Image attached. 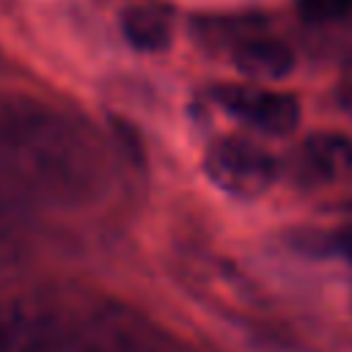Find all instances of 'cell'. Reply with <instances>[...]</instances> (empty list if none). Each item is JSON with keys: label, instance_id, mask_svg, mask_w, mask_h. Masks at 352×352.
<instances>
[{"label": "cell", "instance_id": "obj_8", "mask_svg": "<svg viewBox=\"0 0 352 352\" xmlns=\"http://www.w3.org/2000/svg\"><path fill=\"white\" fill-rule=\"evenodd\" d=\"M300 11L311 22H349L352 19V0H297Z\"/></svg>", "mask_w": 352, "mask_h": 352}, {"label": "cell", "instance_id": "obj_2", "mask_svg": "<svg viewBox=\"0 0 352 352\" xmlns=\"http://www.w3.org/2000/svg\"><path fill=\"white\" fill-rule=\"evenodd\" d=\"M0 352H107L94 305L60 297L0 302Z\"/></svg>", "mask_w": 352, "mask_h": 352}, {"label": "cell", "instance_id": "obj_5", "mask_svg": "<svg viewBox=\"0 0 352 352\" xmlns=\"http://www.w3.org/2000/svg\"><path fill=\"white\" fill-rule=\"evenodd\" d=\"M231 63L253 80H280L294 69V52L286 41L248 28L231 41Z\"/></svg>", "mask_w": 352, "mask_h": 352}, {"label": "cell", "instance_id": "obj_1", "mask_svg": "<svg viewBox=\"0 0 352 352\" xmlns=\"http://www.w3.org/2000/svg\"><path fill=\"white\" fill-rule=\"evenodd\" d=\"M0 176L50 204L85 198L99 179V146L69 113L30 96L0 102Z\"/></svg>", "mask_w": 352, "mask_h": 352}, {"label": "cell", "instance_id": "obj_3", "mask_svg": "<svg viewBox=\"0 0 352 352\" xmlns=\"http://www.w3.org/2000/svg\"><path fill=\"white\" fill-rule=\"evenodd\" d=\"M204 170L214 187L239 198L261 195L278 179L275 157L267 148L239 138H223L212 143L204 154Z\"/></svg>", "mask_w": 352, "mask_h": 352}, {"label": "cell", "instance_id": "obj_6", "mask_svg": "<svg viewBox=\"0 0 352 352\" xmlns=\"http://www.w3.org/2000/svg\"><path fill=\"white\" fill-rule=\"evenodd\" d=\"M352 170V140L333 132L308 138L294 154V176L308 184H327Z\"/></svg>", "mask_w": 352, "mask_h": 352}, {"label": "cell", "instance_id": "obj_9", "mask_svg": "<svg viewBox=\"0 0 352 352\" xmlns=\"http://www.w3.org/2000/svg\"><path fill=\"white\" fill-rule=\"evenodd\" d=\"M324 248L346 261H352V214L344 217L338 226H333L327 234H324Z\"/></svg>", "mask_w": 352, "mask_h": 352}, {"label": "cell", "instance_id": "obj_10", "mask_svg": "<svg viewBox=\"0 0 352 352\" xmlns=\"http://www.w3.org/2000/svg\"><path fill=\"white\" fill-rule=\"evenodd\" d=\"M0 226H3V212H0Z\"/></svg>", "mask_w": 352, "mask_h": 352}, {"label": "cell", "instance_id": "obj_7", "mask_svg": "<svg viewBox=\"0 0 352 352\" xmlns=\"http://www.w3.org/2000/svg\"><path fill=\"white\" fill-rule=\"evenodd\" d=\"M124 38L140 52H160L170 44L173 19L162 6H132L121 16Z\"/></svg>", "mask_w": 352, "mask_h": 352}, {"label": "cell", "instance_id": "obj_4", "mask_svg": "<svg viewBox=\"0 0 352 352\" xmlns=\"http://www.w3.org/2000/svg\"><path fill=\"white\" fill-rule=\"evenodd\" d=\"M214 102L226 116L264 135H289L300 124V104L292 94L261 85H220Z\"/></svg>", "mask_w": 352, "mask_h": 352}]
</instances>
